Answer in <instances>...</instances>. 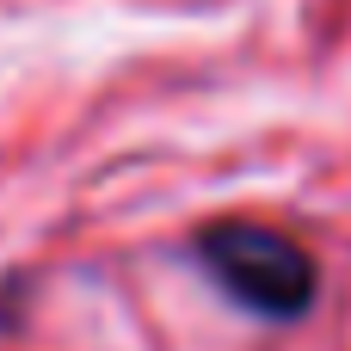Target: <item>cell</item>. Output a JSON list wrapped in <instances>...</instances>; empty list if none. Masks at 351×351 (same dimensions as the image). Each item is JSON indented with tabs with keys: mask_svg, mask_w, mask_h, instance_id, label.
<instances>
[{
	"mask_svg": "<svg viewBox=\"0 0 351 351\" xmlns=\"http://www.w3.org/2000/svg\"><path fill=\"white\" fill-rule=\"evenodd\" d=\"M197 259L222 284V296L241 302L259 321H296V315H308L315 284H321L315 253L296 247L290 234L265 228V222H210L197 234Z\"/></svg>",
	"mask_w": 351,
	"mask_h": 351,
	"instance_id": "cell-1",
	"label": "cell"
}]
</instances>
